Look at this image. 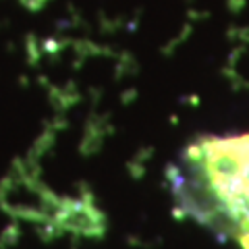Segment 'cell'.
<instances>
[{"instance_id":"cell-1","label":"cell","mask_w":249,"mask_h":249,"mask_svg":"<svg viewBox=\"0 0 249 249\" xmlns=\"http://www.w3.org/2000/svg\"><path fill=\"white\" fill-rule=\"evenodd\" d=\"M166 181L178 216L249 249V133L197 137L168 166Z\"/></svg>"},{"instance_id":"cell-2","label":"cell","mask_w":249,"mask_h":249,"mask_svg":"<svg viewBox=\"0 0 249 249\" xmlns=\"http://www.w3.org/2000/svg\"><path fill=\"white\" fill-rule=\"evenodd\" d=\"M62 201L27 170H15L0 185V206L15 218L54 222Z\"/></svg>"}]
</instances>
